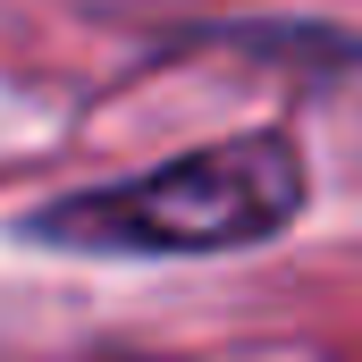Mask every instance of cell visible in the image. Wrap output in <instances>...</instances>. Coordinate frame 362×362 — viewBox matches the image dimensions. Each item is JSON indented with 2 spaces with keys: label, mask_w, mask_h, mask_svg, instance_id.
I'll list each match as a JSON object with an SVG mask.
<instances>
[{
  "label": "cell",
  "mask_w": 362,
  "mask_h": 362,
  "mask_svg": "<svg viewBox=\"0 0 362 362\" xmlns=\"http://www.w3.org/2000/svg\"><path fill=\"white\" fill-rule=\"evenodd\" d=\"M303 211V160L278 135H236V144H202L152 177L101 185L42 202L25 219L34 245H68V253H228V245H262Z\"/></svg>",
  "instance_id": "obj_1"
}]
</instances>
